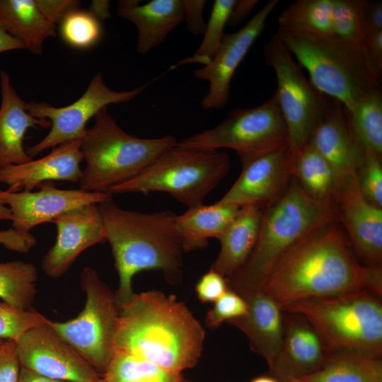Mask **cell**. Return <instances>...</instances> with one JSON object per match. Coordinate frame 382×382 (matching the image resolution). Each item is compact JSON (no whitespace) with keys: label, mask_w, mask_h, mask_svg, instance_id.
<instances>
[{"label":"cell","mask_w":382,"mask_h":382,"mask_svg":"<svg viewBox=\"0 0 382 382\" xmlns=\"http://www.w3.org/2000/svg\"><path fill=\"white\" fill-rule=\"evenodd\" d=\"M282 307L310 298L365 289L381 296V265H361L339 223L316 229L274 267L260 289Z\"/></svg>","instance_id":"obj_1"},{"label":"cell","mask_w":382,"mask_h":382,"mask_svg":"<svg viewBox=\"0 0 382 382\" xmlns=\"http://www.w3.org/2000/svg\"><path fill=\"white\" fill-rule=\"evenodd\" d=\"M118 309L116 352L131 354L178 374L197 364L205 331L175 296L159 291L134 293Z\"/></svg>","instance_id":"obj_2"},{"label":"cell","mask_w":382,"mask_h":382,"mask_svg":"<svg viewBox=\"0 0 382 382\" xmlns=\"http://www.w3.org/2000/svg\"><path fill=\"white\" fill-rule=\"evenodd\" d=\"M98 207L119 277L115 293L118 308L133 296L132 279L139 272L161 271L169 283L180 282L184 251L175 213L126 210L112 202Z\"/></svg>","instance_id":"obj_3"},{"label":"cell","mask_w":382,"mask_h":382,"mask_svg":"<svg viewBox=\"0 0 382 382\" xmlns=\"http://www.w3.org/2000/svg\"><path fill=\"white\" fill-rule=\"evenodd\" d=\"M336 221L331 204L311 198L292 177L284 194L264 209L257 239L245 263L226 277L238 293L260 289L278 262L320 227Z\"/></svg>","instance_id":"obj_4"},{"label":"cell","mask_w":382,"mask_h":382,"mask_svg":"<svg viewBox=\"0 0 382 382\" xmlns=\"http://www.w3.org/2000/svg\"><path fill=\"white\" fill-rule=\"evenodd\" d=\"M310 81L322 93L340 101L347 110L361 99L381 91V71L361 47L335 35L276 33Z\"/></svg>","instance_id":"obj_5"},{"label":"cell","mask_w":382,"mask_h":382,"mask_svg":"<svg viewBox=\"0 0 382 382\" xmlns=\"http://www.w3.org/2000/svg\"><path fill=\"white\" fill-rule=\"evenodd\" d=\"M94 118V125L80 140L86 162L79 180L83 191L107 192L134 178L178 143L171 135L149 139L131 135L116 123L107 108Z\"/></svg>","instance_id":"obj_6"},{"label":"cell","mask_w":382,"mask_h":382,"mask_svg":"<svg viewBox=\"0 0 382 382\" xmlns=\"http://www.w3.org/2000/svg\"><path fill=\"white\" fill-rule=\"evenodd\" d=\"M381 296L360 289L291 303L283 311L304 318L322 340L327 354L358 352L382 355Z\"/></svg>","instance_id":"obj_7"},{"label":"cell","mask_w":382,"mask_h":382,"mask_svg":"<svg viewBox=\"0 0 382 382\" xmlns=\"http://www.w3.org/2000/svg\"><path fill=\"white\" fill-rule=\"evenodd\" d=\"M228 155L218 150L183 148L177 145L163 153L134 178L114 186L111 195L165 192L192 208L201 204L228 174Z\"/></svg>","instance_id":"obj_8"},{"label":"cell","mask_w":382,"mask_h":382,"mask_svg":"<svg viewBox=\"0 0 382 382\" xmlns=\"http://www.w3.org/2000/svg\"><path fill=\"white\" fill-rule=\"evenodd\" d=\"M183 148L204 150L231 149L242 165L289 147L287 127L276 95L261 105L235 109L215 127L177 143Z\"/></svg>","instance_id":"obj_9"},{"label":"cell","mask_w":382,"mask_h":382,"mask_svg":"<svg viewBox=\"0 0 382 382\" xmlns=\"http://www.w3.org/2000/svg\"><path fill=\"white\" fill-rule=\"evenodd\" d=\"M80 284L86 297L80 314L64 322L47 318L46 323L103 376L116 353L119 309L115 293L93 268L83 269Z\"/></svg>","instance_id":"obj_10"},{"label":"cell","mask_w":382,"mask_h":382,"mask_svg":"<svg viewBox=\"0 0 382 382\" xmlns=\"http://www.w3.org/2000/svg\"><path fill=\"white\" fill-rule=\"evenodd\" d=\"M265 62L275 73L276 95L294 154L308 143L311 132L325 110L330 97L319 91L277 34L264 46Z\"/></svg>","instance_id":"obj_11"},{"label":"cell","mask_w":382,"mask_h":382,"mask_svg":"<svg viewBox=\"0 0 382 382\" xmlns=\"http://www.w3.org/2000/svg\"><path fill=\"white\" fill-rule=\"evenodd\" d=\"M151 83L148 82L130 91H116L104 82L102 74H96L86 90L75 102L55 107L47 102L25 103L27 112L33 117L50 122L51 129L40 142L28 147L27 154L33 158L42 151L62 144L81 140L86 124L102 109L110 104L127 103L141 94Z\"/></svg>","instance_id":"obj_12"},{"label":"cell","mask_w":382,"mask_h":382,"mask_svg":"<svg viewBox=\"0 0 382 382\" xmlns=\"http://www.w3.org/2000/svg\"><path fill=\"white\" fill-rule=\"evenodd\" d=\"M16 346L21 367L42 376L69 382L102 376L46 322L24 332Z\"/></svg>","instance_id":"obj_13"},{"label":"cell","mask_w":382,"mask_h":382,"mask_svg":"<svg viewBox=\"0 0 382 382\" xmlns=\"http://www.w3.org/2000/svg\"><path fill=\"white\" fill-rule=\"evenodd\" d=\"M332 207L337 222L344 226L364 265H381L382 208L364 197L355 173L340 178Z\"/></svg>","instance_id":"obj_14"},{"label":"cell","mask_w":382,"mask_h":382,"mask_svg":"<svg viewBox=\"0 0 382 382\" xmlns=\"http://www.w3.org/2000/svg\"><path fill=\"white\" fill-rule=\"evenodd\" d=\"M278 0L268 1L243 28L225 34L211 62L195 70V77L209 83L208 93L202 101L206 110H220L228 102L232 78L241 62L262 32L265 23Z\"/></svg>","instance_id":"obj_15"},{"label":"cell","mask_w":382,"mask_h":382,"mask_svg":"<svg viewBox=\"0 0 382 382\" xmlns=\"http://www.w3.org/2000/svg\"><path fill=\"white\" fill-rule=\"evenodd\" d=\"M36 192H9L0 190V199L12 213V228L30 233L35 226L53 221L60 214L80 207L112 202L106 192L62 190L51 182L38 186Z\"/></svg>","instance_id":"obj_16"},{"label":"cell","mask_w":382,"mask_h":382,"mask_svg":"<svg viewBox=\"0 0 382 382\" xmlns=\"http://www.w3.org/2000/svg\"><path fill=\"white\" fill-rule=\"evenodd\" d=\"M292 177V154L286 147L243 165L238 179L218 202L265 209L284 194Z\"/></svg>","instance_id":"obj_17"},{"label":"cell","mask_w":382,"mask_h":382,"mask_svg":"<svg viewBox=\"0 0 382 382\" xmlns=\"http://www.w3.org/2000/svg\"><path fill=\"white\" fill-rule=\"evenodd\" d=\"M53 222L57 226L56 241L42 258L41 267L55 279L64 274L83 251L105 242L106 238L98 204L67 211Z\"/></svg>","instance_id":"obj_18"},{"label":"cell","mask_w":382,"mask_h":382,"mask_svg":"<svg viewBox=\"0 0 382 382\" xmlns=\"http://www.w3.org/2000/svg\"><path fill=\"white\" fill-rule=\"evenodd\" d=\"M308 144L340 178L355 173L365 156L351 131L345 107L332 98L314 127Z\"/></svg>","instance_id":"obj_19"},{"label":"cell","mask_w":382,"mask_h":382,"mask_svg":"<svg viewBox=\"0 0 382 382\" xmlns=\"http://www.w3.org/2000/svg\"><path fill=\"white\" fill-rule=\"evenodd\" d=\"M238 294L247 302L248 313L227 323L245 335L251 350L262 357L270 368L284 340L285 323L282 307L261 289Z\"/></svg>","instance_id":"obj_20"},{"label":"cell","mask_w":382,"mask_h":382,"mask_svg":"<svg viewBox=\"0 0 382 382\" xmlns=\"http://www.w3.org/2000/svg\"><path fill=\"white\" fill-rule=\"evenodd\" d=\"M83 160L80 140L68 141L52 149L49 154L26 163L0 168V183L8 185L9 192L32 191L51 180L79 182Z\"/></svg>","instance_id":"obj_21"},{"label":"cell","mask_w":382,"mask_h":382,"mask_svg":"<svg viewBox=\"0 0 382 382\" xmlns=\"http://www.w3.org/2000/svg\"><path fill=\"white\" fill-rule=\"evenodd\" d=\"M285 323L280 351L270 370L281 382L306 377L323 365L327 352L318 334L303 317L292 314Z\"/></svg>","instance_id":"obj_22"},{"label":"cell","mask_w":382,"mask_h":382,"mask_svg":"<svg viewBox=\"0 0 382 382\" xmlns=\"http://www.w3.org/2000/svg\"><path fill=\"white\" fill-rule=\"evenodd\" d=\"M0 168L11 165L26 163L33 160L23 147V139L30 128L50 125L49 121L30 115L25 103L11 83L8 74L0 71Z\"/></svg>","instance_id":"obj_23"},{"label":"cell","mask_w":382,"mask_h":382,"mask_svg":"<svg viewBox=\"0 0 382 382\" xmlns=\"http://www.w3.org/2000/svg\"><path fill=\"white\" fill-rule=\"evenodd\" d=\"M120 0V16L133 23L138 32L137 50L144 54L163 43L167 35L183 20L181 0Z\"/></svg>","instance_id":"obj_24"},{"label":"cell","mask_w":382,"mask_h":382,"mask_svg":"<svg viewBox=\"0 0 382 382\" xmlns=\"http://www.w3.org/2000/svg\"><path fill=\"white\" fill-rule=\"evenodd\" d=\"M264 209L257 206L240 208L218 238L220 251L209 270L226 278L245 263L256 243Z\"/></svg>","instance_id":"obj_25"},{"label":"cell","mask_w":382,"mask_h":382,"mask_svg":"<svg viewBox=\"0 0 382 382\" xmlns=\"http://www.w3.org/2000/svg\"><path fill=\"white\" fill-rule=\"evenodd\" d=\"M0 25L37 55L45 41L57 35L56 24L42 13L37 0H0Z\"/></svg>","instance_id":"obj_26"},{"label":"cell","mask_w":382,"mask_h":382,"mask_svg":"<svg viewBox=\"0 0 382 382\" xmlns=\"http://www.w3.org/2000/svg\"><path fill=\"white\" fill-rule=\"evenodd\" d=\"M240 207L219 202L188 208L176 218L184 253L202 249L217 238L238 214Z\"/></svg>","instance_id":"obj_27"},{"label":"cell","mask_w":382,"mask_h":382,"mask_svg":"<svg viewBox=\"0 0 382 382\" xmlns=\"http://www.w3.org/2000/svg\"><path fill=\"white\" fill-rule=\"evenodd\" d=\"M303 382H382V360L349 351L327 354L321 367L300 378Z\"/></svg>","instance_id":"obj_28"},{"label":"cell","mask_w":382,"mask_h":382,"mask_svg":"<svg viewBox=\"0 0 382 382\" xmlns=\"http://www.w3.org/2000/svg\"><path fill=\"white\" fill-rule=\"evenodd\" d=\"M292 173L311 198L332 204L340 178L310 144L292 154Z\"/></svg>","instance_id":"obj_29"},{"label":"cell","mask_w":382,"mask_h":382,"mask_svg":"<svg viewBox=\"0 0 382 382\" xmlns=\"http://www.w3.org/2000/svg\"><path fill=\"white\" fill-rule=\"evenodd\" d=\"M332 0H297L278 18V29L309 35H333Z\"/></svg>","instance_id":"obj_30"},{"label":"cell","mask_w":382,"mask_h":382,"mask_svg":"<svg viewBox=\"0 0 382 382\" xmlns=\"http://www.w3.org/2000/svg\"><path fill=\"white\" fill-rule=\"evenodd\" d=\"M347 114L351 131L364 151L382 156V92L363 98Z\"/></svg>","instance_id":"obj_31"},{"label":"cell","mask_w":382,"mask_h":382,"mask_svg":"<svg viewBox=\"0 0 382 382\" xmlns=\"http://www.w3.org/2000/svg\"><path fill=\"white\" fill-rule=\"evenodd\" d=\"M37 270L20 260L0 263V299L13 306L33 309L37 294Z\"/></svg>","instance_id":"obj_32"},{"label":"cell","mask_w":382,"mask_h":382,"mask_svg":"<svg viewBox=\"0 0 382 382\" xmlns=\"http://www.w3.org/2000/svg\"><path fill=\"white\" fill-rule=\"evenodd\" d=\"M103 377L107 382H185L181 374L122 351L116 352Z\"/></svg>","instance_id":"obj_33"},{"label":"cell","mask_w":382,"mask_h":382,"mask_svg":"<svg viewBox=\"0 0 382 382\" xmlns=\"http://www.w3.org/2000/svg\"><path fill=\"white\" fill-rule=\"evenodd\" d=\"M236 0H215L202 43L195 54L183 63L209 64L216 54L224 36V30Z\"/></svg>","instance_id":"obj_34"},{"label":"cell","mask_w":382,"mask_h":382,"mask_svg":"<svg viewBox=\"0 0 382 382\" xmlns=\"http://www.w3.org/2000/svg\"><path fill=\"white\" fill-rule=\"evenodd\" d=\"M59 33L69 45L86 49L95 45L100 39V21L88 11L73 10L59 23Z\"/></svg>","instance_id":"obj_35"},{"label":"cell","mask_w":382,"mask_h":382,"mask_svg":"<svg viewBox=\"0 0 382 382\" xmlns=\"http://www.w3.org/2000/svg\"><path fill=\"white\" fill-rule=\"evenodd\" d=\"M363 4L364 0H332L331 11L333 35L362 48L365 38Z\"/></svg>","instance_id":"obj_36"},{"label":"cell","mask_w":382,"mask_h":382,"mask_svg":"<svg viewBox=\"0 0 382 382\" xmlns=\"http://www.w3.org/2000/svg\"><path fill=\"white\" fill-rule=\"evenodd\" d=\"M46 320L47 318L34 308H20L0 300V340L16 341L24 332Z\"/></svg>","instance_id":"obj_37"},{"label":"cell","mask_w":382,"mask_h":382,"mask_svg":"<svg viewBox=\"0 0 382 382\" xmlns=\"http://www.w3.org/2000/svg\"><path fill=\"white\" fill-rule=\"evenodd\" d=\"M382 156L365 151L364 158L355 175L364 197L375 206L382 208Z\"/></svg>","instance_id":"obj_38"},{"label":"cell","mask_w":382,"mask_h":382,"mask_svg":"<svg viewBox=\"0 0 382 382\" xmlns=\"http://www.w3.org/2000/svg\"><path fill=\"white\" fill-rule=\"evenodd\" d=\"M248 306L243 297L228 289L214 302L205 318L206 325L211 329L219 327L223 323L241 318L248 313Z\"/></svg>","instance_id":"obj_39"},{"label":"cell","mask_w":382,"mask_h":382,"mask_svg":"<svg viewBox=\"0 0 382 382\" xmlns=\"http://www.w3.org/2000/svg\"><path fill=\"white\" fill-rule=\"evenodd\" d=\"M229 289L226 277L209 270L195 286L198 299L203 303L214 302Z\"/></svg>","instance_id":"obj_40"},{"label":"cell","mask_w":382,"mask_h":382,"mask_svg":"<svg viewBox=\"0 0 382 382\" xmlns=\"http://www.w3.org/2000/svg\"><path fill=\"white\" fill-rule=\"evenodd\" d=\"M20 371L16 341L5 340L0 347V382H18Z\"/></svg>","instance_id":"obj_41"},{"label":"cell","mask_w":382,"mask_h":382,"mask_svg":"<svg viewBox=\"0 0 382 382\" xmlns=\"http://www.w3.org/2000/svg\"><path fill=\"white\" fill-rule=\"evenodd\" d=\"M182 2L187 29L194 35H203L206 28V23L203 17L206 1L203 0H184Z\"/></svg>","instance_id":"obj_42"},{"label":"cell","mask_w":382,"mask_h":382,"mask_svg":"<svg viewBox=\"0 0 382 382\" xmlns=\"http://www.w3.org/2000/svg\"><path fill=\"white\" fill-rule=\"evenodd\" d=\"M0 244L10 250L27 253L37 244V240L30 233L19 232L11 228L0 230Z\"/></svg>","instance_id":"obj_43"},{"label":"cell","mask_w":382,"mask_h":382,"mask_svg":"<svg viewBox=\"0 0 382 382\" xmlns=\"http://www.w3.org/2000/svg\"><path fill=\"white\" fill-rule=\"evenodd\" d=\"M45 17L57 24L70 11L79 8L80 1L72 0H37Z\"/></svg>","instance_id":"obj_44"},{"label":"cell","mask_w":382,"mask_h":382,"mask_svg":"<svg viewBox=\"0 0 382 382\" xmlns=\"http://www.w3.org/2000/svg\"><path fill=\"white\" fill-rule=\"evenodd\" d=\"M362 21L365 36L382 31V1L364 0Z\"/></svg>","instance_id":"obj_45"},{"label":"cell","mask_w":382,"mask_h":382,"mask_svg":"<svg viewBox=\"0 0 382 382\" xmlns=\"http://www.w3.org/2000/svg\"><path fill=\"white\" fill-rule=\"evenodd\" d=\"M363 48L382 70V31L366 35Z\"/></svg>","instance_id":"obj_46"},{"label":"cell","mask_w":382,"mask_h":382,"mask_svg":"<svg viewBox=\"0 0 382 382\" xmlns=\"http://www.w3.org/2000/svg\"><path fill=\"white\" fill-rule=\"evenodd\" d=\"M258 3L257 0H236L230 14L228 24L236 26L241 24Z\"/></svg>","instance_id":"obj_47"},{"label":"cell","mask_w":382,"mask_h":382,"mask_svg":"<svg viewBox=\"0 0 382 382\" xmlns=\"http://www.w3.org/2000/svg\"><path fill=\"white\" fill-rule=\"evenodd\" d=\"M25 49L23 44L8 34L4 28L0 25V53Z\"/></svg>","instance_id":"obj_48"},{"label":"cell","mask_w":382,"mask_h":382,"mask_svg":"<svg viewBox=\"0 0 382 382\" xmlns=\"http://www.w3.org/2000/svg\"><path fill=\"white\" fill-rule=\"evenodd\" d=\"M18 382H69L54 380L42 376L28 369L21 368L18 379Z\"/></svg>","instance_id":"obj_49"},{"label":"cell","mask_w":382,"mask_h":382,"mask_svg":"<svg viewBox=\"0 0 382 382\" xmlns=\"http://www.w3.org/2000/svg\"><path fill=\"white\" fill-rule=\"evenodd\" d=\"M100 21L110 16L108 1H93L88 10Z\"/></svg>","instance_id":"obj_50"},{"label":"cell","mask_w":382,"mask_h":382,"mask_svg":"<svg viewBox=\"0 0 382 382\" xmlns=\"http://www.w3.org/2000/svg\"><path fill=\"white\" fill-rule=\"evenodd\" d=\"M12 213L8 207H7L0 199V220H11Z\"/></svg>","instance_id":"obj_51"},{"label":"cell","mask_w":382,"mask_h":382,"mask_svg":"<svg viewBox=\"0 0 382 382\" xmlns=\"http://www.w3.org/2000/svg\"><path fill=\"white\" fill-rule=\"evenodd\" d=\"M250 382H281V381L274 376H260L254 378Z\"/></svg>","instance_id":"obj_52"},{"label":"cell","mask_w":382,"mask_h":382,"mask_svg":"<svg viewBox=\"0 0 382 382\" xmlns=\"http://www.w3.org/2000/svg\"><path fill=\"white\" fill-rule=\"evenodd\" d=\"M91 382H107L105 381V379L103 377V376H100L98 378L91 381Z\"/></svg>","instance_id":"obj_53"},{"label":"cell","mask_w":382,"mask_h":382,"mask_svg":"<svg viewBox=\"0 0 382 382\" xmlns=\"http://www.w3.org/2000/svg\"><path fill=\"white\" fill-rule=\"evenodd\" d=\"M288 382H303V381H301L299 379H293V380H291V381H289Z\"/></svg>","instance_id":"obj_54"},{"label":"cell","mask_w":382,"mask_h":382,"mask_svg":"<svg viewBox=\"0 0 382 382\" xmlns=\"http://www.w3.org/2000/svg\"><path fill=\"white\" fill-rule=\"evenodd\" d=\"M5 340H0V347L2 346Z\"/></svg>","instance_id":"obj_55"},{"label":"cell","mask_w":382,"mask_h":382,"mask_svg":"<svg viewBox=\"0 0 382 382\" xmlns=\"http://www.w3.org/2000/svg\"><path fill=\"white\" fill-rule=\"evenodd\" d=\"M185 382H192V381H190L185 379Z\"/></svg>","instance_id":"obj_56"}]
</instances>
